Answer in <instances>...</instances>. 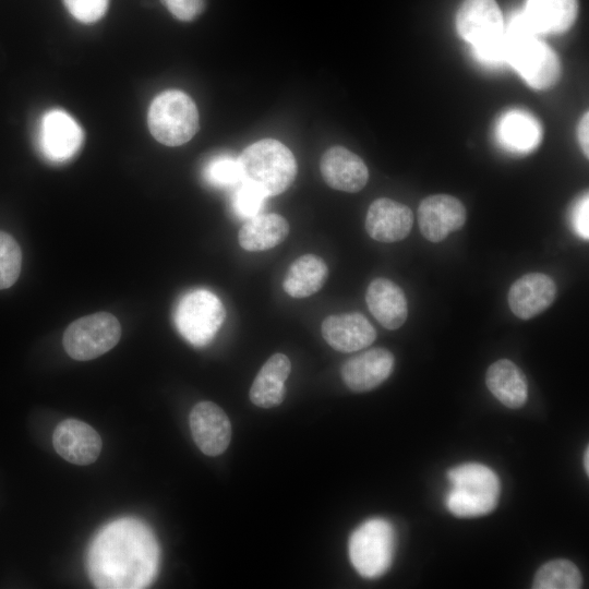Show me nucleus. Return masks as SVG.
I'll list each match as a JSON object with an SVG mask.
<instances>
[{
    "mask_svg": "<svg viewBox=\"0 0 589 589\" xmlns=\"http://www.w3.org/2000/svg\"><path fill=\"white\" fill-rule=\"evenodd\" d=\"M464 204L448 194H434L421 201L418 207V224L422 236L437 243L450 232L459 230L466 221Z\"/></svg>",
    "mask_w": 589,
    "mask_h": 589,
    "instance_id": "11",
    "label": "nucleus"
},
{
    "mask_svg": "<svg viewBox=\"0 0 589 589\" xmlns=\"http://www.w3.org/2000/svg\"><path fill=\"white\" fill-rule=\"evenodd\" d=\"M349 557L354 569L365 578L383 575L393 562L395 531L389 521L371 518L350 536Z\"/></svg>",
    "mask_w": 589,
    "mask_h": 589,
    "instance_id": "5",
    "label": "nucleus"
},
{
    "mask_svg": "<svg viewBox=\"0 0 589 589\" xmlns=\"http://www.w3.org/2000/svg\"><path fill=\"white\" fill-rule=\"evenodd\" d=\"M242 181L263 194L275 196L294 181L298 166L291 151L274 139H263L243 149L238 157Z\"/></svg>",
    "mask_w": 589,
    "mask_h": 589,
    "instance_id": "2",
    "label": "nucleus"
},
{
    "mask_svg": "<svg viewBox=\"0 0 589 589\" xmlns=\"http://www.w3.org/2000/svg\"><path fill=\"white\" fill-rule=\"evenodd\" d=\"M589 447H586V450L584 453V468L586 470V473H589Z\"/></svg>",
    "mask_w": 589,
    "mask_h": 589,
    "instance_id": "34",
    "label": "nucleus"
},
{
    "mask_svg": "<svg viewBox=\"0 0 589 589\" xmlns=\"http://www.w3.org/2000/svg\"><path fill=\"white\" fill-rule=\"evenodd\" d=\"M327 277L324 260L315 254H304L289 266L283 288L292 298H306L321 290Z\"/></svg>",
    "mask_w": 589,
    "mask_h": 589,
    "instance_id": "24",
    "label": "nucleus"
},
{
    "mask_svg": "<svg viewBox=\"0 0 589 589\" xmlns=\"http://www.w3.org/2000/svg\"><path fill=\"white\" fill-rule=\"evenodd\" d=\"M63 3L79 22L92 24L105 15L109 0H63Z\"/></svg>",
    "mask_w": 589,
    "mask_h": 589,
    "instance_id": "30",
    "label": "nucleus"
},
{
    "mask_svg": "<svg viewBox=\"0 0 589 589\" xmlns=\"http://www.w3.org/2000/svg\"><path fill=\"white\" fill-rule=\"evenodd\" d=\"M52 444L63 459L80 466L94 462L101 450L97 431L77 419L61 421L53 431Z\"/></svg>",
    "mask_w": 589,
    "mask_h": 589,
    "instance_id": "13",
    "label": "nucleus"
},
{
    "mask_svg": "<svg viewBox=\"0 0 589 589\" xmlns=\"http://www.w3.org/2000/svg\"><path fill=\"white\" fill-rule=\"evenodd\" d=\"M588 211L589 200L588 194L586 193V195L575 206L573 214V224L575 230L581 238L586 240L589 238Z\"/></svg>",
    "mask_w": 589,
    "mask_h": 589,
    "instance_id": "32",
    "label": "nucleus"
},
{
    "mask_svg": "<svg viewBox=\"0 0 589 589\" xmlns=\"http://www.w3.org/2000/svg\"><path fill=\"white\" fill-rule=\"evenodd\" d=\"M226 317L219 298L206 289L185 293L175 312V323L182 337L196 347L209 344Z\"/></svg>",
    "mask_w": 589,
    "mask_h": 589,
    "instance_id": "6",
    "label": "nucleus"
},
{
    "mask_svg": "<svg viewBox=\"0 0 589 589\" xmlns=\"http://www.w3.org/2000/svg\"><path fill=\"white\" fill-rule=\"evenodd\" d=\"M588 130H589V113L587 111L582 116L578 124V140L586 157H588L589 155Z\"/></svg>",
    "mask_w": 589,
    "mask_h": 589,
    "instance_id": "33",
    "label": "nucleus"
},
{
    "mask_svg": "<svg viewBox=\"0 0 589 589\" xmlns=\"http://www.w3.org/2000/svg\"><path fill=\"white\" fill-rule=\"evenodd\" d=\"M485 383L492 395L508 408H520L527 400L528 384L526 376L508 359H500L489 366Z\"/></svg>",
    "mask_w": 589,
    "mask_h": 589,
    "instance_id": "21",
    "label": "nucleus"
},
{
    "mask_svg": "<svg viewBox=\"0 0 589 589\" xmlns=\"http://www.w3.org/2000/svg\"><path fill=\"white\" fill-rule=\"evenodd\" d=\"M204 180L218 189L232 188L242 181L238 157L219 154L207 160L203 168Z\"/></svg>",
    "mask_w": 589,
    "mask_h": 589,
    "instance_id": "27",
    "label": "nucleus"
},
{
    "mask_svg": "<svg viewBox=\"0 0 589 589\" xmlns=\"http://www.w3.org/2000/svg\"><path fill=\"white\" fill-rule=\"evenodd\" d=\"M394 356L385 348H373L348 359L341 366V378L352 392H369L393 372Z\"/></svg>",
    "mask_w": 589,
    "mask_h": 589,
    "instance_id": "17",
    "label": "nucleus"
},
{
    "mask_svg": "<svg viewBox=\"0 0 589 589\" xmlns=\"http://www.w3.org/2000/svg\"><path fill=\"white\" fill-rule=\"evenodd\" d=\"M450 484L446 508L457 517L470 518L491 513L498 502L500 480L485 465L467 462L447 472Z\"/></svg>",
    "mask_w": 589,
    "mask_h": 589,
    "instance_id": "3",
    "label": "nucleus"
},
{
    "mask_svg": "<svg viewBox=\"0 0 589 589\" xmlns=\"http://www.w3.org/2000/svg\"><path fill=\"white\" fill-rule=\"evenodd\" d=\"M196 446L207 456L223 454L231 440V423L226 412L212 401H200L189 416Z\"/></svg>",
    "mask_w": 589,
    "mask_h": 589,
    "instance_id": "12",
    "label": "nucleus"
},
{
    "mask_svg": "<svg viewBox=\"0 0 589 589\" xmlns=\"http://www.w3.org/2000/svg\"><path fill=\"white\" fill-rule=\"evenodd\" d=\"M504 19L495 0H465L456 15L461 38L478 48L502 37Z\"/></svg>",
    "mask_w": 589,
    "mask_h": 589,
    "instance_id": "10",
    "label": "nucleus"
},
{
    "mask_svg": "<svg viewBox=\"0 0 589 589\" xmlns=\"http://www.w3.org/2000/svg\"><path fill=\"white\" fill-rule=\"evenodd\" d=\"M508 63L531 87L537 89L551 87L560 75L556 55L536 37L513 43Z\"/></svg>",
    "mask_w": 589,
    "mask_h": 589,
    "instance_id": "8",
    "label": "nucleus"
},
{
    "mask_svg": "<svg viewBox=\"0 0 589 589\" xmlns=\"http://www.w3.org/2000/svg\"><path fill=\"white\" fill-rule=\"evenodd\" d=\"M582 577L578 567L570 561L556 558L543 564L534 575V589H578Z\"/></svg>",
    "mask_w": 589,
    "mask_h": 589,
    "instance_id": "26",
    "label": "nucleus"
},
{
    "mask_svg": "<svg viewBox=\"0 0 589 589\" xmlns=\"http://www.w3.org/2000/svg\"><path fill=\"white\" fill-rule=\"evenodd\" d=\"M84 140L80 124L65 111H47L39 124L38 144L44 157L52 163L71 159L81 148Z\"/></svg>",
    "mask_w": 589,
    "mask_h": 589,
    "instance_id": "9",
    "label": "nucleus"
},
{
    "mask_svg": "<svg viewBox=\"0 0 589 589\" xmlns=\"http://www.w3.org/2000/svg\"><path fill=\"white\" fill-rule=\"evenodd\" d=\"M289 233L288 221L279 214H257L239 230L238 241L247 251H265L281 243Z\"/></svg>",
    "mask_w": 589,
    "mask_h": 589,
    "instance_id": "22",
    "label": "nucleus"
},
{
    "mask_svg": "<svg viewBox=\"0 0 589 589\" xmlns=\"http://www.w3.org/2000/svg\"><path fill=\"white\" fill-rule=\"evenodd\" d=\"M267 196L255 187L241 181L232 194V208L237 216L249 219L262 211Z\"/></svg>",
    "mask_w": 589,
    "mask_h": 589,
    "instance_id": "29",
    "label": "nucleus"
},
{
    "mask_svg": "<svg viewBox=\"0 0 589 589\" xmlns=\"http://www.w3.org/2000/svg\"><path fill=\"white\" fill-rule=\"evenodd\" d=\"M159 546L151 528L127 517L106 525L87 553V570L96 588L148 587L159 566Z\"/></svg>",
    "mask_w": 589,
    "mask_h": 589,
    "instance_id": "1",
    "label": "nucleus"
},
{
    "mask_svg": "<svg viewBox=\"0 0 589 589\" xmlns=\"http://www.w3.org/2000/svg\"><path fill=\"white\" fill-rule=\"evenodd\" d=\"M320 170L326 184L338 191L359 192L369 180L364 161L342 146L329 147L322 155Z\"/></svg>",
    "mask_w": 589,
    "mask_h": 589,
    "instance_id": "16",
    "label": "nucleus"
},
{
    "mask_svg": "<svg viewBox=\"0 0 589 589\" xmlns=\"http://www.w3.org/2000/svg\"><path fill=\"white\" fill-rule=\"evenodd\" d=\"M502 142L514 151L526 152L540 141V128L533 118L519 111L504 117L500 125Z\"/></svg>",
    "mask_w": 589,
    "mask_h": 589,
    "instance_id": "25",
    "label": "nucleus"
},
{
    "mask_svg": "<svg viewBox=\"0 0 589 589\" xmlns=\"http://www.w3.org/2000/svg\"><path fill=\"white\" fill-rule=\"evenodd\" d=\"M413 224L411 209L397 201L380 197L373 201L365 216L368 235L384 243H393L405 239Z\"/></svg>",
    "mask_w": 589,
    "mask_h": 589,
    "instance_id": "15",
    "label": "nucleus"
},
{
    "mask_svg": "<svg viewBox=\"0 0 589 589\" xmlns=\"http://www.w3.org/2000/svg\"><path fill=\"white\" fill-rule=\"evenodd\" d=\"M147 124L159 143L167 146L182 145L199 130L196 105L182 91H165L153 99L147 113Z\"/></svg>",
    "mask_w": 589,
    "mask_h": 589,
    "instance_id": "4",
    "label": "nucleus"
},
{
    "mask_svg": "<svg viewBox=\"0 0 589 589\" xmlns=\"http://www.w3.org/2000/svg\"><path fill=\"white\" fill-rule=\"evenodd\" d=\"M322 336L335 350L353 352L363 349L376 338V330L361 313L329 315L321 326Z\"/></svg>",
    "mask_w": 589,
    "mask_h": 589,
    "instance_id": "18",
    "label": "nucleus"
},
{
    "mask_svg": "<svg viewBox=\"0 0 589 589\" xmlns=\"http://www.w3.org/2000/svg\"><path fill=\"white\" fill-rule=\"evenodd\" d=\"M557 294L555 281L542 273H529L513 283L507 301L514 315L532 318L552 305Z\"/></svg>",
    "mask_w": 589,
    "mask_h": 589,
    "instance_id": "14",
    "label": "nucleus"
},
{
    "mask_svg": "<svg viewBox=\"0 0 589 589\" xmlns=\"http://www.w3.org/2000/svg\"><path fill=\"white\" fill-rule=\"evenodd\" d=\"M291 371V362L284 353H275L263 364L251 388V401L261 408L281 404L286 395L285 382Z\"/></svg>",
    "mask_w": 589,
    "mask_h": 589,
    "instance_id": "20",
    "label": "nucleus"
},
{
    "mask_svg": "<svg viewBox=\"0 0 589 589\" xmlns=\"http://www.w3.org/2000/svg\"><path fill=\"white\" fill-rule=\"evenodd\" d=\"M365 301L372 315L387 329H397L407 320L408 303L405 292L390 279H373L368 286Z\"/></svg>",
    "mask_w": 589,
    "mask_h": 589,
    "instance_id": "19",
    "label": "nucleus"
},
{
    "mask_svg": "<svg viewBox=\"0 0 589 589\" xmlns=\"http://www.w3.org/2000/svg\"><path fill=\"white\" fill-rule=\"evenodd\" d=\"M178 20L189 22L196 19L205 8L204 0H160Z\"/></svg>",
    "mask_w": 589,
    "mask_h": 589,
    "instance_id": "31",
    "label": "nucleus"
},
{
    "mask_svg": "<svg viewBox=\"0 0 589 589\" xmlns=\"http://www.w3.org/2000/svg\"><path fill=\"white\" fill-rule=\"evenodd\" d=\"M21 266L20 245L9 233L0 231V289L9 288L17 280Z\"/></svg>",
    "mask_w": 589,
    "mask_h": 589,
    "instance_id": "28",
    "label": "nucleus"
},
{
    "mask_svg": "<svg viewBox=\"0 0 589 589\" xmlns=\"http://www.w3.org/2000/svg\"><path fill=\"white\" fill-rule=\"evenodd\" d=\"M522 12L537 34L562 33L575 22L577 0H528Z\"/></svg>",
    "mask_w": 589,
    "mask_h": 589,
    "instance_id": "23",
    "label": "nucleus"
},
{
    "mask_svg": "<svg viewBox=\"0 0 589 589\" xmlns=\"http://www.w3.org/2000/svg\"><path fill=\"white\" fill-rule=\"evenodd\" d=\"M120 337L118 318L108 312H97L80 317L67 327L63 347L74 360L87 361L112 349Z\"/></svg>",
    "mask_w": 589,
    "mask_h": 589,
    "instance_id": "7",
    "label": "nucleus"
}]
</instances>
